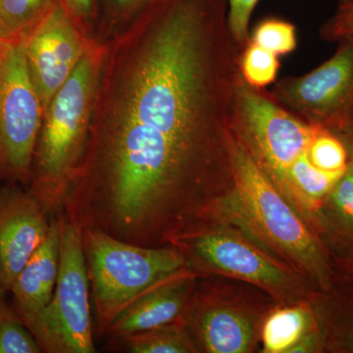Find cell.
<instances>
[{"label": "cell", "mask_w": 353, "mask_h": 353, "mask_svg": "<svg viewBox=\"0 0 353 353\" xmlns=\"http://www.w3.org/2000/svg\"><path fill=\"white\" fill-rule=\"evenodd\" d=\"M101 48L88 46L43 112L29 192L50 216L61 214L87 148L101 78Z\"/></svg>", "instance_id": "7a4b0ae2"}, {"label": "cell", "mask_w": 353, "mask_h": 353, "mask_svg": "<svg viewBox=\"0 0 353 353\" xmlns=\"http://www.w3.org/2000/svg\"><path fill=\"white\" fill-rule=\"evenodd\" d=\"M6 292L3 289H2L1 285H0V301H1L2 294Z\"/></svg>", "instance_id": "f1b7e54d"}, {"label": "cell", "mask_w": 353, "mask_h": 353, "mask_svg": "<svg viewBox=\"0 0 353 353\" xmlns=\"http://www.w3.org/2000/svg\"><path fill=\"white\" fill-rule=\"evenodd\" d=\"M26 36L0 50V176L28 183L43 108L26 60Z\"/></svg>", "instance_id": "5b68a950"}, {"label": "cell", "mask_w": 353, "mask_h": 353, "mask_svg": "<svg viewBox=\"0 0 353 353\" xmlns=\"http://www.w3.org/2000/svg\"><path fill=\"white\" fill-rule=\"evenodd\" d=\"M270 95L307 122L341 131L353 119V39L305 75L281 80Z\"/></svg>", "instance_id": "ba28073f"}, {"label": "cell", "mask_w": 353, "mask_h": 353, "mask_svg": "<svg viewBox=\"0 0 353 353\" xmlns=\"http://www.w3.org/2000/svg\"><path fill=\"white\" fill-rule=\"evenodd\" d=\"M199 332L208 352L243 353L248 352L252 343L253 326L238 311L213 307L199 317Z\"/></svg>", "instance_id": "5bb4252c"}, {"label": "cell", "mask_w": 353, "mask_h": 353, "mask_svg": "<svg viewBox=\"0 0 353 353\" xmlns=\"http://www.w3.org/2000/svg\"><path fill=\"white\" fill-rule=\"evenodd\" d=\"M307 157L318 169L329 173L345 172L347 168V148L340 139L325 128L311 141Z\"/></svg>", "instance_id": "44dd1931"}, {"label": "cell", "mask_w": 353, "mask_h": 353, "mask_svg": "<svg viewBox=\"0 0 353 353\" xmlns=\"http://www.w3.org/2000/svg\"><path fill=\"white\" fill-rule=\"evenodd\" d=\"M90 289L82 225L62 213L59 272L54 294L31 329L43 352H95Z\"/></svg>", "instance_id": "277c9868"}, {"label": "cell", "mask_w": 353, "mask_h": 353, "mask_svg": "<svg viewBox=\"0 0 353 353\" xmlns=\"http://www.w3.org/2000/svg\"><path fill=\"white\" fill-rule=\"evenodd\" d=\"M343 174L320 170L309 161L305 152L290 167L283 185L299 199L318 201L334 190Z\"/></svg>", "instance_id": "e0dca14e"}, {"label": "cell", "mask_w": 353, "mask_h": 353, "mask_svg": "<svg viewBox=\"0 0 353 353\" xmlns=\"http://www.w3.org/2000/svg\"><path fill=\"white\" fill-rule=\"evenodd\" d=\"M183 240L202 262L234 277L274 290H290L296 284L289 272L236 236L213 232Z\"/></svg>", "instance_id": "8fae6325"}, {"label": "cell", "mask_w": 353, "mask_h": 353, "mask_svg": "<svg viewBox=\"0 0 353 353\" xmlns=\"http://www.w3.org/2000/svg\"><path fill=\"white\" fill-rule=\"evenodd\" d=\"M50 214L31 192H0V285L10 292L48 234Z\"/></svg>", "instance_id": "30bf717a"}, {"label": "cell", "mask_w": 353, "mask_h": 353, "mask_svg": "<svg viewBox=\"0 0 353 353\" xmlns=\"http://www.w3.org/2000/svg\"><path fill=\"white\" fill-rule=\"evenodd\" d=\"M158 0H99V13L112 27L138 21Z\"/></svg>", "instance_id": "603a6c76"}, {"label": "cell", "mask_w": 353, "mask_h": 353, "mask_svg": "<svg viewBox=\"0 0 353 353\" xmlns=\"http://www.w3.org/2000/svg\"><path fill=\"white\" fill-rule=\"evenodd\" d=\"M332 192L336 208L353 223V161L348 163L347 171L334 185Z\"/></svg>", "instance_id": "484cf974"}, {"label": "cell", "mask_w": 353, "mask_h": 353, "mask_svg": "<svg viewBox=\"0 0 353 353\" xmlns=\"http://www.w3.org/2000/svg\"><path fill=\"white\" fill-rule=\"evenodd\" d=\"M80 30L58 0L26 36L27 67L43 112L90 46Z\"/></svg>", "instance_id": "9c48e42d"}, {"label": "cell", "mask_w": 353, "mask_h": 353, "mask_svg": "<svg viewBox=\"0 0 353 353\" xmlns=\"http://www.w3.org/2000/svg\"><path fill=\"white\" fill-rule=\"evenodd\" d=\"M114 57L67 208L141 245L190 211L216 166L232 167L243 48L227 0H158Z\"/></svg>", "instance_id": "6da1fadb"}, {"label": "cell", "mask_w": 353, "mask_h": 353, "mask_svg": "<svg viewBox=\"0 0 353 353\" xmlns=\"http://www.w3.org/2000/svg\"><path fill=\"white\" fill-rule=\"evenodd\" d=\"M43 352L15 308L0 301V353Z\"/></svg>", "instance_id": "ffe728a7"}, {"label": "cell", "mask_w": 353, "mask_h": 353, "mask_svg": "<svg viewBox=\"0 0 353 353\" xmlns=\"http://www.w3.org/2000/svg\"><path fill=\"white\" fill-rule=\"evenodd\" d=\"M307 312L301 307L280 309L267 319L263 328L265 352H290L303 339L308 326Z\"/></svg>", "instance_id": "9a60e30c"}, {"label": "cell", "mask_w": 353, "mask_h": 353, "mask_svg": "<svg viewBox=\"0 0 353 353\" xmlns=\"http://www.w3.org/2000/svg\"><path fill=\"white\" fill-rule=\"evenodd\" d=\"M132 353H190L196 352L192 339L181 325L172 323L116 340Z\"/></svg>", "instance_id": "2e32d148"}, {"label": "cell", "mask_w": 353, "mask_h": 353, "mask_svg": "<svg viewBox=\"0 0 353 353\" xmlns=\"http://www.w3.org/2000/svg\"><path fill=\"white\" fill-rule=\"evenodd\" d=\"M12 38H14L12 34H10V32L7 30L6 26H4L2 21L0 20V50H1L4 44L8 43Z\"/></svg>", "instance_id": "83f0119b"}, {"label": "cell", "mask_w": 353, "mask_h": 353, "mask_svg": "<svg viewBox=\"0 0 353 353\" xmlns=\"http://www.w3.org/2000/svg\"><path fill=\"white\" fill-rule=\"evenodd\" d=\"M280 68L277 55L259 44L248 41L240 57V70L243 81L256 90L276 82Z\"/></svg>", "instance_id": "ac0fdd59"}, {"label": "cell", "mask_w": 353, "mask_h": 353, "mask_svg": "<svg viewBox=\"0 0 353 353\" xmlns=\"http://www.w3.org/2000/svg\"><path fill=\"white\" fill-rule=\"evenodd\" d=\"M192 279L183 270L155 285L121 311L104 334L118 340L175 323L189 303Z\"/></svg>", "instance_id": "7c38bea8"}, {"label": "cell", "mask_w": 353, "mask_h": 353, "mask_svg": "<svg viewBox=\"0 0 353 353\" xmlns=\"http://www.w3.org/2000/svg\"><path fill=\"white\" fill-rule=\"evenodd\" d=\"M320 36L330 43L353 39V0L340 2L334 15L322 26Z\"/></svg>", "instance_id": "cb8c5ba5"}, {"label": "cell", "mask_w": 353, "mask_h": 353, "mask_svg": "<svg viewBox=\"0 0 353 353\" xmlns=\"http://www.w3.org/2000/svg\"><path fill=\"white\" fill-rule=\"evenodd\" d=\"M347 1V0H340V2Z\"/></svg>", "instance_id": "f546056e"}, {"label": "cell", "mask_w": 353, "mask_h": 353, "mask_svg": "<svg viewBox=\"0 0 353 353\" xmlns=\"http://www.w3.org/2000/svg\"><path fill=\"white\" fill-rule=\"evenodd\" d=\"M58 0H0V20L13 37L28 34Z\"/></svg>", "instance_id": "d6986e66"}, {"label": "cell", "mask_w": 353, "mask_h": 353, "mask_svg": "<svg viewBox=\"0 0 353 353\" xmlns=\"http://www.w3.org/2000/svg\"><path fill=\"white\" fill-rule=\"evenodd\" d=\"M83 245L101 334L129 304L187 264L174 246L132 245L94 228L83 227Z\"/></svg>", "instance_id": "3957f363"}, {"label": "cell", "mask_w": 353, "mask_h": 353, "mask_svg": "<svg viewBox=\"0 0 353 353\" xmlns=\"http://www.w3.org/2000/svg\"><path fill=\"white\" fill-rule=\"evenodd\" d=\"M229 24L234 39L241 48L250 39V22L259 0H227Z\"/></svg>", "instance_id": "d4e9b609"}, {"label": "cell", "mask_w": 353, "mask_h": 353, "mask_svg": "<svg viewBox=\"0 0 353 353\" xmlns=\"http://www.w3.org/2000/svg\"><path fill=\"white\" fill-rule=\"evenodd\" d=\"M322 126L299 119L272 97L241 81L236 94V132L260 168L283 185L290 167Z\"/></svg>", "instance_id": "8992f818"}, {"label": "cell", "mask_w": 353, "mask_h": 353, "mask_svg": "<svg viewBox=\"0 0 353 353\" xmlns=\"http://www.w3.org/2000/svg\"><path fill=\"white\" fill-rule=\"evenodd\" d=\"M250 39L277 57L289 54L296 50L297 46L294 26L275 18L260 23Z\"/></svg>", "instance_id": "7402d4cb"}, {"label": "cell", "mask_w": 353, "mask_h": 353, "mask_svg": "<svg viewBox=\"0 0 353 353\" xmlns=\"http://www.w3.org/2000/svg\"><path fill=\"white\" fill-rule=\"evenodd\" d=\"M81 29L92 27L99 15V0H61Z\"/></svg>", "instance_id": "4316f807"}, {"label": "cell", "mask_w": 353, "mask_h": 353, "mask_svg": "<svg viewBox=\"0 0 353 353\" xmlns=\"http://www.w3.org/2000/svg\"><path fill=\"white\" fill-rule=\"evenodd\" d=\"M62 214L51 217L48 234L11 288L14 307L31 331L54 294L59 272Z\"/></svg>", "instance_id": "4fadbf2b"}, {"label": "cell", "mask_w": 353, "mask_h": 353, "mask_svg": "<svg viewBox=\"0 0 353 353\" xmlns=\"http://www.w3.org/2000/svg\"><path fill=\"white\" fill-rule=\"evenodd\" d=\"M231 157L234 190L246 214L267 240L305 268H313L318 250L312 234L253 159L236 132Z\"/></svg>", "instance_id": "52a82bcc"}]
</instances>
